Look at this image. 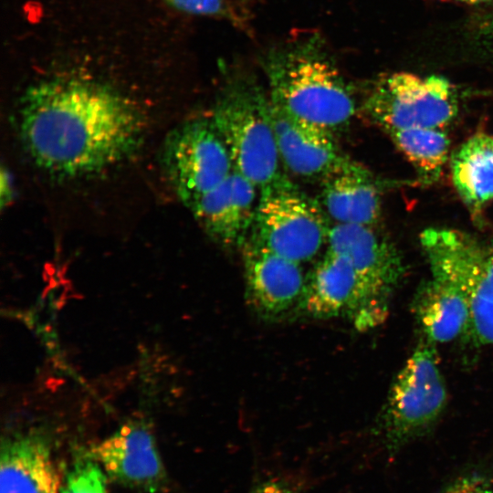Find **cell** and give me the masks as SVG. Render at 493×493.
<instances>
[{
    "label": "cell",
    "mask_w": 493,
    "mask_h": 493,
    "mask_svg": "<svg viewBox=\"0 0 493 493\" xmlns=\"http://www.w3.org/2000/svg\"><path fill=\"white\" fill-rule=\"evenodd\" d=\"M447 401L434 343H420L397 374L379 424L383 441L396 452L431 431Z\"/></svg>",
    "instance_id": "277c9868"
},
{
    "label": "cell",
    "mask_w": 493,
    "mask_h": 493,
    "mask_svg": "<svg viewBox=\"0 0 493 493\" xmlns=\"http://www.w3.org/2000/svg\"><path fill=\"white\" fill-rule=\"evenodd\" d=\"M163 161L171 184L188 209L233 171L228 151L211 119L191 121L173 131L165 142Z\"/></svg>",
    "instance_id": "ba28073f"
},
{
    "label": "cell",
    "mask_w": 493,
    "mask_h": 493,
    "mask_svg": "<svg viewBox=\"0 0 493 493\" xmlns=\"http://www.w3.org/2000/svg\"><path fill=\"white\" fill-rule=\"evenodd\" d=\"M436 493H493V477L480 473L467 474Z\"/></svg>",
    "instance_id": "44dd1931"
},
{
    "label": "cell",
    "mask_w": 493,
    "mask_h": 493,
    "mask_svg": "<svg viewBox=\"0 0 493 493\" xmlns=\"http://www.w3.org/2000/svg\"><path fill=\"white\" fill-rule=\"evenodd\" d=\"M250 493H296L291 488L278 481H266L258 484Z\"/></svg>",
    "instance_id": "cb8c5ba5"
},
{
    "label": "cell",
    "mask_w": 493,
    "mask_h": 493,
    "mask_svg": "<svg viewBox=\"0 0 493 493\" xmlns=\"http://www.w3.org/2000/svg\"><path fill=\"white\" fill-rule=\"evenodd\" d=\"M409 163L432 180L439 176L449 152V139L440 129L411 128L387 132Z\"/></svg>",
    "instance_id": "ac0fdd59"
},
{
    "label": "cell",
    "mask_w": 493,
    "mask_h": 493,
    "mask_svg": "<svg viewBox=\"0 0 493 493\" xmlns=\"http://www.w3.org/2000/svg\"><path fill=\"white\" fill-rule=\"evenodd\" d=\"M263 68L269 99L294 116L335 136L354 117L351 89L316 37L272 49Z\"/></svg>",
    "instance_id": "7a4b0ae2"
},
{
    "label": "cell",
    "mask_w": 493,
    "mask_h": 493,
    "mask_svg": "<svg viewBox=\"0 0 493 493\" xmlns=\"http://www.w3.org/2000/svg\"><path fill=\"white\" fill-rule=\"evenodd\" d=\"M458 110L453 85L440 76L396 72L376 82L364 101L367 116L386 132L411 128L441 129Z\"/></svg>",
    "instance_id": "8992f818"
},
{
    "label": "cell",
    "mask_w": 493,
    "mask_h": 493,
    "mask_svg": "<svg viewBox=\"0 0 493 493\" xmlns=\"http://www.w3.org/2000/svg\"><path fill=\"white\" fill-rule=\"evenodd\" d=\"M414 308L425 340L448 342L467 330L470 294L456 282L430 274L416 294Z\"/></svg>",
    "instance_id": "2e32d148"
},
{
    "label": "cell",
    "mask_w": 493,
    "mask_h": 493,
    "mask_svg": "<svg viewBox=\"0 0 493 493\" xmlns=\"http://www.w3.org/2000/svg\"><path fill=\"white\" fill-rule=\"evenodd\" d=\"M481 42L493 52V13L486 16L478 25Z\"/></svg>",
    "instance_id": "603a6c76"
},
{
    "label": "cell",
    "mask_w": 493,
    "mask_h": 493,
    "mask_svg": "<svg viewBox=\"0 0 493 493\" xmlns=\"http://www.w3.org/2000/svg\"><path fill=\"white\" fill-rule=\"evenodd\" d=\"M322 207L288 177L259 190L249 236L272 252L301 264L327 245L330 224Z\"/></svg>",
    "instance_id": "5b68a950"
},
{
    "label": "cell",
    "mask_w": 493,
    "mask_h": 493,
    "mask_svg": "<svg viewBox=\"0 0 493 493\" xmlns=\"http://www.w3.org/2000/svg\"><path fill=\"white\" fill-rule=\"evenodd\" d=\"M257 192L250 180L233 169L226 181L189 210L215 242L227 249H241L254 226Z\"/></svg>",
    "instance_id": "7c38bea8"
},
{
    "label": "cell",
    "mask_w": 493,
    "mask_h": 493,
    "mask_svg": "<svg viewBox=\"0 0 493 493\" xmlns=\"http://www.w3.org/2000/svg\"><path fill=\"white\" fill-rule=\"evenodd\" d=\"M211 121L231 158L233 169L259 190L286 178L268 113V95L247 75L224 86Z\"/></svg>",
    "instance_id": "3957f363"
},
{
    "label": "cell",
    "mask_w": 493,
    "mask_h": 493,
    "mask_svg": "<svg viewBox=\"0 0 493 493\" xmlns=\"http://www.w3.org/2000/svg\"><path fill=\"white\" fill-rule=\"evenodd\" d=\"M479 345L493 344V246H486L470 294L467 330Z\"/></svg>",
    "instance_id": "d6986e66"
},
{
    "label": "cell",
    "mask_w": 493,
    "mask_h": 493,
    "mask_svg": "<svg viewBox=\"0 0 493 493\" xmlns=\"http://www.w3.org/2000/svg\"><path fill=\"white\" fill-rule=\"evenodd\" d=\"M455 188L475 215L493 199V137L479 131L452 155Z\"/></svg>",
    "instance_id": "e0dca14e"
},
{
    "label": "cell",
    "mask_w": 493,
    "mask_h": 493,
    "mask_svg": "<svg viewBox=\"0 0 493 493\" xmlns=\"http://www.w3.org/2000/svg\"><path fill=\"white\" fill-rule=\"evenodd\" d=\"M173 6L197 15H223L226 13V0H168Z\"/></svg>",
    "instance_id": "7402d4cb"
},
{
    "label": "cell",
    "mask_w": 493,
    "mask_h": 493,
    "mask_svg": "<svg viewBox=\"0 0 493 493\" xmlns=\"http://www.w3.org/2000/svg\"><path fill=\"white\" fill-rule=\"evenodd\" d=\"M92 454L113 480L131 488L154 493L164 482L165 473L153 435L143 421L125 423Z\"/></svg>",
    "instance_id": "8fae6325"
},
{
    "label": "cell",
    "mask_w": 493,
    "mask_h": 493,
    "mask_svg": "<svg viewBox=\"0 0 493 493\" xmlns=\"http://www.w3.org/2000/svg\"><path fill=\"white\" fill-rule=\"evenodd\" d=\"M322 209L333 223L375 226L381 216V189L372 173L356 162L321 182Z\"/></svg>",
    "instance_id": "9a60e30c"
},
{
    "label": "cell",
    "mask_w": 493,
    "mask_h": 493,
    "mask_svg": "<svg viewBox=\"0 0 493 493\" xmlns=\"http://www.w3.org/2000/svg\"><path fill=\"white\" fill-rule=\"evenodd\" d=\"M461 1L468 2V3H476V2H480L484 0H461Z\"/></svg>",
    "instance_id": "d4e9b609"
},
{
    "label": "cell",
    "mask_w": 493,
    "mask_h": 493,
    "mask_svg": "<svg viewBox=\"0 0 493 493\" xmlns=\"http://www.w3.org/2000/svg\"><path fill=\"white\" fill-rule=\"evenodd\" d=\"M0 460V493H59V475L42 435L4 440Z\"/></svg>",
    "instance_id": "5bb4252c"
},
{
    "label": "cell",
    "mask_w": 493,
    "mask_h": 493,
    "mask_svg": "<svg viewBox=\"0 0 493 493\" xmlns=\"http://www.w3.org/2000/svg\"><path fill=\"white\" fill-rule=\"evenodd\" d=\"M327 248L346 257L363 278L390 297L404 276L401 255L375 226L333 223Z\"/></svg>",
    "instance_id": "4fadbf2b"
},
{
    "label": "cell",
    "mask_w": 493,
    "mask_h": 493,
    "mask_svg": "<svg viewBox=\"0 0 493 493\" xmlns=\"http://www.w3.org/2000/svg\"><path fill=\"white\" fill-rule=\"evenodd\" d=\"M21 139L50 174L80 178L124 161L140 146L145 121L137 108L103 84L47 79L27 89L18 109Z\"/></svg>",
    "instance_id": "6da1fadb"
},
{
    "label": "cell",
    "mask_w": 493,
    "mask_h": 493,
    "mask_svg": "<svg viewBox=\"0 0 493 493\" xmlns=\"http://www.w3.org/2000/svg\"><path fill=\"white\" fill-rule=\"evenodd\" d=\"M97 461L80 459L68 471L59 493H109L107 478Z\"/></svg>",
    "instance_id": "ffe728a7"
},
{
    "label": "cell",
    "mask_w": 493,
    "mask_h": 493,
    "mask_svg": "<svg viewBox=\"0 0 493 493\" xmlns=\"http://www.w3.org/2000/svg\"><path fill=\"white\" fill-rule=\"evenodd\" d=\"M390 299L346 257L327 249L307 278L298 307L312 318L345 316L358 329H369L384 320Z\"/></svg>",
    "instance_id": "52a82bcc"
},
{
    "label": "cell",
    "mask_w": 493,
    "mask_h": 493,
    "mask_svg": "<svg viewBox=\"0 0 493 493\" xmlns=\"http://www.w3.org/2000/svg\"><path fill=\"white\" fill-rule=\"evenodd\" d=\"M268 113L281 163L294 175L321 183L356 163L334 134L294 116L269 97Z\"/></svg>",
    "instance_id": "9c48e42d"
},
{
    "label": "cell",
    "mask_w": 493,
    "mask_h": 493,
    "mask_svg": "<svg viewBox=\"0 0 493 493\" xmlns=\"http://www.w3.org/2000/svg\"><path fill=\"white\" fill-rule=\"evenodd\" d=\"M241 250L246 299L257 313L272 318L298 306L307 282L300 264L272 252L251 236Z\"/></svg>",
    "instance_id": "30bf717a"
}]
</instances>
